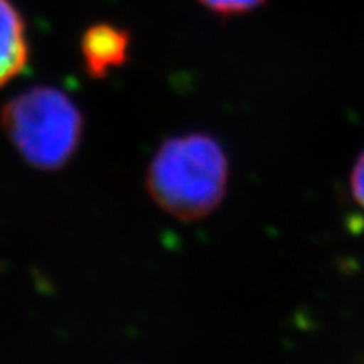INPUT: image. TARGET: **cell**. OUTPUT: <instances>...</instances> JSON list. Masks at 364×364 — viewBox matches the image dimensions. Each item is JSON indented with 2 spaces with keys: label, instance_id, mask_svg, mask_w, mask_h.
<instances>
[{
  "label": "cell",
  "instance_id": "5",
  "mask_svg": "<svg viewBox=\"0 0 364 364\" xmlns=\"http://www.w3.org/2000/svg\"><path fill=\"white\" fill-rule=\"evenodd\" d=\"M208 11L220 16H241L260 9L267 0H198Z\"/></svg>",
  "mask_w": 364,
  "mask_h": 364
},
{
  "label": "cell",
  "instance_id": "6",
  "mask_svg": "<svg viewBox=\"0 0 364 364\" xmlns=\"http://www.w3.org/2000/svg\"><path fill=\"white\" fill-rule=\"evenodd\" d=\"M351 188H353V196L356 199L358 204L364 208V154L359 157V161L353 169V177H351Z\"/></svg>",
  "mask_w": 364,
  "mask_h": 364
},
{
  "label": "cell",
  "instance_id": "2",
  "mask_svg": "<svg viewBox=\"0 0 364 364\" xmlns=\"http://www.w3.org/2000/svg\"><path fill=\"white\" fill-rule=\"evenodd\" d=\"M83 113L70 95L54 86H33L9 100L0 127L17 154L39 171H58L78 152Z\"/></svg>",
  "mask_w": 364,
  "mask_h": 364
},
{
  "label": "cell",
  "instance_id": "1",
  "mask_svg": "<svg viewBox=\"0 0 364 364\" xmlns=\"http://www.w3.org/2000/svg\"><path fill=\"white\" fill-rule=\"evenodd\" d=\"M228 157L213 136H171L154 154L147 169V191L164 213L181 221L211 215L228 188Z\"/></svg>",
  "mask_w": 364,
  "mask_h": 364
},
{
  "label": "cell",
  "instance_id": "4",
  "mask_svg": "<svg viewBox=\"0 0 364 364\" xmlns=\"http://www.w3.org/2000/svg\"><path fill=\"white\" fill-rule=\"evenodd\" d=\"M29 41L26 22L12 0H0V88L26 70Z\"/></svg>",
  "mask_w": 364,
  "mask_h": 364
},
{
  "label": "cell",
  "instance_id": "3",
  "mask_svg": "<svg viewBox=\"0 0 364 364\" xmlns=\"http://www.w3.org/2000/svg\"><path fill=\"white\" fill-rule=\"evenodd\" d=\"M130 36L122 27L95 24L81 38V58L85 70L93 80H103L117 68L125 65L129 58Z\"/></svg>",
  "mask_w": 364,
  "mask_h": 364
}]
</instances>
